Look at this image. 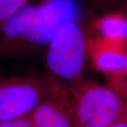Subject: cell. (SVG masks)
<instances>
[{
    "instance_id": "7c38bea8",
    "label": "cell",
    "mask_w": 127,
    "mask_h": 127,
    "mask_svg": "<svg viewBox=\"0 0 127 127\" xmlns=\"http://www.w3.org/2000/svg\"><path fill=\"white\" fill-rule=\"evenodd\" d=\"M109 127H127V117L125 114V109L120 117Z\"/></svg>"
},
{
    "instance_id": "5bb4252c",
    "label": "cell",
    "mask_w": 127,
    "mask_h": 127,
    "mask_svg": "<svg viewBox=\"0 0 127 127\" xmlns=\"http://www.w3.org/2000/svg\"><path fill=\"white\" fill-rule=\"evenodd\" d=\"M125 114L127 117V106H126V109H125Z\"/></svg>"
},
{
    "instance_id": "4fadbf2b",
    "label": "cell",
    "mask_w": 127,
    "mask_h": 127,
    "mask_svg": "<svg viewBox=\"0 0 127 127\" xmlns=\"http://www.w3.org/2000/svg\"><path fill=\"white\" fill-rule=\"evenodd\" d=\"M88 1H89L91 4L95 6H107L111 2L114 1V0H87ZM127 3V0H125Z\"/></svg>"
},
{
    "instance_id": "3957f363",
    "label": "cell",
    "mask_w": 127,
    "mask_h": 127,
    "mask_svg": "<svg viewBox=\"0 0 127 127\" xmlns=\"http://www.w3.org/2000/svg\"><path fill=\"white\" fill-rule=\"evenodd\" d=\"M32 77H0V122L29 115L54 90Z\"/></svg>"
},
{
    "instance_id": "5b68a950",
    "label": "cell",
    "mask_w": 127,
    "mask_h": 127,
    "mask_svg": "<svg viewBox=\"0 0 127 127\" xmlns=\"http://www.w3.org/2000/svg\"><path fill=\"white\" fill-rule=\"evenodd\" d=\"M77 14L71 0H45L37 5L35 47L47 45L62 24L76 21Z\"/></svg>"
},
{
    "instance_id": "8fae6325",
    "label": "cell",
    "mask_w": 127,
    "mask_h": 127,
    "mask_svg": "<svg viewBox=\"0 0 127 127\" xmlns=\"http://www.w3.org/2000/svg\"><path fill=\"white\" fill-rule=\"evenodd\" d=\"M0 127H35L29 115L0 122Z\"/></svg>"
},
{
    "instance_id": "6da1fadb",
    "label": "cell",
    "mask_w": 127,
    "mask_h": 127,
    "mask_svg": "<svg viewBox=\"0 0 127 127\" xmlns=\"http://www.w3.org/2000/svg\"><path fill=\"white\" fill-rule=\"evenodd\" d=\"M47 45V66L52 76L72 87L83 81L88 36L77 21L62 24Z\"/></svg>"
},
{
    "instance_id": "8992f818",
    "label": "cell",
    "mask_w": 127,
    "mask_h": 127,
    "mask_svg": "<svg viewBox=\"0 0 127 127\" xmlns=\"http://www.w3.org/2000/svg\"><path fill=\"white\" fill-rule=\"evenodd\" d=\"M30 117L35 127H76L70 98L57 86Z\"/></svg>"
},
{
    "instance_id": "30bf717a",
    "label": "cell",
    "mask_w": 127,
    "mask_h": 127,
    "mask_svg": "<svg viewBox=\"0 0 127 127\" xmlns=\"http://www.w3.org/2000/svg\"><path fill=\"white\" fill-rule=\"evenodd\" d=\"M112 83L113 86L111 87L119 95L127 96V64L126 66L121 74L112 77Z\"/></svg>"
},
{
    "instance_id": "52a82bcc",
    "label": "cell",
    "mask_w": 127,
    "mask_h": 127,
    "mask_svg": "<svg viewBox=\"0 0 127 127\" xmlns=\"http://www.w3.org/2000/svg\"><path fill=\"white\" fill-rule=\"evenodd\" d=\"M88 53L93 66L111 77L121 74L127 64V45L88 37Z\"/></svg>"
},
{
    "instance_id": "9c48e42d",
    "label": "cell",
    "mask_w": 127,
    "mask_h": 127,
    "mask_svg": "<svg viewBox=\"0 0 127 127\" xmlns=\"http://www.w3.org/2000/svg\"><path fill=\"white\" fill-rule=\"evenodd\" d=\"M31 1L32 0H0V31L9 18L30 4Z\"/></svg>"
},
{
    "instance_id": "277c9868",
    "label": "cell",
    "mask_w": 127,
    "mask_h": 127,
    "mask_svg": "<svg viewBox=\"0 0 127 127\" xmlns=\"http://www.w3.org/2000/svg\"><path fill=\"white\" fill-rule=\"evenodd\" d=\"M37 5L28 4L4 23L0 31V55L14 56L34 49Z\"/></svg>"
},
{
    "instance_id": "7a4b0ae2",
    "label": "cell",
    "mask_w": 127,
    "mask_h": 127,
    "mask_svg": "<svg viewBox=\"0 0 127 127\" xmlns=\"http://www.w3.org/2000/svg\"><path fill=\"white\" fill-rule=\"evenodd\" d=\"M70 92L76 127H109L127 106L113 88L95 82L81 81Z\"/></svg>"
},
{
    "instance_id": "ba28073f",
    "label": "cell",
    "mask_w": 127,
    "mask_h": 127,
    "mask_svg": "<svg viewBox=\"0 0 127 127\" xmlns=\"http://www.w3.org/2000/svg\"><path fill=\"white\" fill-rule=\"evenodd\" d=\"M95 37L120 44H127V18L121 13H112L96 20L91 26Z\"/></svg>"
}]
</instances>
